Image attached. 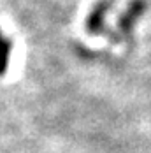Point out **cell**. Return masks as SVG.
<instances>
[{"mask_svg":"<svg viewBox=\"0 0 151 153\" xmlns=\"http://www.w3.org/2000/svg\"><path fill=\"white\" fill-rule=\"evenodd\" d=\"M144 11V2L142 0H135L134 4H130V7L127 9V13L121 16V21H120V27L123 32L130 30L134 27V23L137 21V18L142 14Z\"/></svg>","mask_w":151,"mask_h":153,"instance_id":"cell-1","label":"cell"},{"mask_svg":"<svg viewBox=\"0 0 151 153\" xmlns=\"http://www.w3.org/2000/svg\"><path fill=\"white\" fill-rule=\"evenodd\" d=\"M106 9H107L106 2H102L93 11V14L90 16V19H88V30L91 33H102L104 32V13H106Z\"/></svg>","mask_w":151,"mask_h":153,"instance_id":"cell-2","label":"cell"}]
</instances>
